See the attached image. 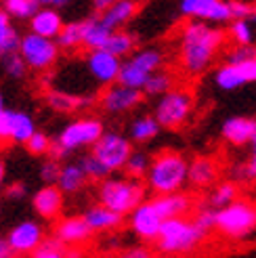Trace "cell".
Instances as JSON below:
<instances>
[{"label":"cell","instance_id":"cell-50","mask_svg":"<svg viewBox=\"0 0 256 258\" xmlns=\"http://www.w3.org/2000/svg\"><path fill=\"white\" fill-rule=\"evenodd\" d=\"M116 0H93V9L97 11V13H101V11H105L109 5H113Z\"/></svg>","mask_w":256,"mask_h":258},{"label":"cell","instance_id":"cell-2","mask_svg":"<svg viewBox=\"0 0 256 258\" xmlns=\"http://www.w3.org/2000/svg\"><path fill=\"white\" fill-rule=\"evenodd\" d=\"M145 178L147 187L156 196L176 193L185 187V183H189V162L185 160L183 153L166 149L151 160Z\"/></svg>","mask_w":256,"mask_h":258},{"label":"cell","instance_id":"cell-43","mask_svg":"<svg viewBox=\"0 0 256 258\" xmlns=\"http://www.w3.org/2000/svg\"><path fill=\"white\" fill-rule=\"evenodd\" d=\"M256 57V44H235L227 50L225 61H246Z\"/></svg>","mask_w":256,"mask_h":258},{"label":"cell","instance_id":"cell-29","mask_svg":"<svg viewBox=\"0 0 256 258\" xmlns=\"http://www.w3.org/2000/svg\"><path fill=\"white\" fill-rule=\"evenodd\" d=\"M86 21V36H84V46L88 50H95V48H105L111 30L107 25H103L99 17H88Z\"/></svg>","mask_w":256,"mask_h":258},{"label":"cell","instance_id":"cell-1","mask_svg":"<svg viewBox=\"0 0 256 258\" xmlns=\"http://www.w3.org/2000/svg\"><path fill=\"white\" fill-rule=\"evenodd\" d=\"M227 36L229 34L216 28L214 23L189 19L181 30V44H178V59L183 72L189 76H200L206 72L223 50Z\"/></svg>","mask_w":256,"mask_h":258},{"label":"cell","instance_id":"cell-36","mask_svg":"<svg viewBox=\"0 0 256 258\" xmlns=\"http://www.w3.org/2000/svg\"><path fill=\"white\" fill-rule=\"evenodd\" d=\"M172 84H174L172 76L168 72L158 70V72H153L149 76V80L143 86V93L149 95V97H162L164 93H168V90L172 88Z\"/></svg>","mask_w":256,"mask_h":258},{"label":"cell","instance_id":"cell-16","mask_svg":"<svg viewBox=\"0 0 256 258\" xmlns=\"http://www.w3.org/2000/svg\"><path fill=\"white\" fill-rule=\"evenodd\" d=\"M221 137L225 139V143L233 147L252 145V141L256 137V118H250V115H231V118H227L223 122Z\"/></svg>","mask_w":256,"mask_h":258},{"label":"cell","instance_id":"cell-13","mask_svg":"<svg viewBox=\"0 0 256 258\" xmlns=\"http://www.w3.org/2000/svg\"><path fill=\"white\" fill-rule=\"evenodd\" d=\"M86 70L95 78V82L109 86L113 82H118L122 61L118 55L109 53L107 48H95V50H88L86 55Z\"/></svg>","mask_w":256,"mask_h":258},{"label":"cell","instance_id":"cell-7","mask_svg":"<svg viewBox=\"0 0 256 258\" xmlns=\"http://www.w3.org/2000/svg\"><path fill=\"white\" fill-rule=\"evenodd\" d=\"M194 113V95L187 88H170L156 103V118L162 128L176 131L189 122Z\"/></svg>","mask_w":256,"mask_h":258},{"label":"cell","instance_id":"cell-11","mask_svg":"<svg viewBox=\"0 0 256 258\" xmlns=\"http://www.w3.org/2000/svg\"><path fill=\"white\" fill-rule=\"evenodd\" d=\"M214 84L225 93L256 84V57L246 61H225L214 72Z\"/></svg>","mask_w":256,"mask_h":258},{"label":"cell","instance_id":"cell-48","mask_svg":"<svg viewBox=\"0 0 256 258\" xmlns=\"http://www.w3.org/2000/svg\"><path fill=\"white\" fill-rule=\"evenodd\" d=\"M25 196V185L23 183H15L7 189V198L9 200H21Z\"/></svg>","mask_w":256,"mask_h":258},{"label":"cell","instance_id":"cell-25","mask_svg":"<svg viewBox=\"0 0 256 258\" xmlns=\"http://www.w3.org/2000/svg\"><path fill=\"white\" fill-rule=\"evenodd\" d=\"M11 19L13 17L5 9H0V59L11 53H17L21 44V36L11 25Z\"/></svg>","mask_w":256,"mask_h":258},{"label":"cell","instance_id":"cell-42","mask_svg":"<svg viewBox=\"0 0 256 258\" xmlns=\"http://www.w3.org/2000/svg\"><path fill=\"white\" fill-rule=\"evenodd\" d=\"M196 225L200 227V229H204L206 233H210L212 229H216V210L214 208H210V206H202V208L198 210V214H196Z\"/></svg>","mask_w":256,"mask_h":258},{"label":"cell","instance_id":"cell-52","mask_svg":"<svg viewBox=\"0 0 256 258\" xmlns=\"http://www.w3.org/2000/svg\"><path fill=\"white\" fill-rule=\"evenodd\" d=\"M3 178H5V164L0 162V185H3Z\"/></svg>","mask_w":256,"mask_h":258},{"label":"cell","instance_id":"cell-4","mask_svg":"<svg viewBox=\"0 0 256 258\" xmlns=\"http://www.w3.org/2000/svg\"><path fill=\"white\" fill-rule=\"evenodd\" d=\"M99 202L118 214H131L145 202V185L141 178H105L99 187Z\"/></svg>","mask_w":256,"mask_h":258},{"label":"cell","instance_id":"cell-8","mask_svg":"<svg viewBox=\"0 0 256 258\" xmlns=\"http://www.w3.org/2000/svg\"><path fill=\"white\" fill-rule=\"evenodd\" d=\"M162 66H164V53L160 48H153V46L141 48L137 53H133L126 61H122L118 82L143 90L149 76L153 72H158Z\"/></svg>","mask_w":256,"mask_h":258},{"label":"cell","instance_id":"cell-38","mask_svg":"<svg viewBox=\"0 0 256 258\" xmlns=\"http://www.w3.org/2000/svg\"><path fill=\"white\" fill-rule=\"evenodd\" d=\"M80 164H82V168H84L86 176L91 178V180H105V178H107V174L111 172V170L107 168V166L95 156L93 151L88 153L86 158H82V162H80Z\"/></svg>","mask_w":256,"mask_h":258},{"label":"cell","instance_id":"cell-21","mask_svg":"<svg viewBox=\"0 0 256 258\" xmlns=\"http://www.w3.org/2000/svg\"><path fill=\"white\" fill-rule=\"evenodd\" d=\"M63 208V191L59 185H44L34 196V210L42 218H57Z\"/></svg>","mask_w":256,"mask_h":258},{"label":"cell","instance_id":"cell-31","mask_svg":"<svg viewBox=\"0 0 256 258\" xmlns=\"http://www.w3.org/2000/svg\"><path fill=\"white\" fill-rule=\"evenodd\" d=\"M160 122L156 115H141L131 126V139L135 143H147V141L156 139L160 133Z\"/></svg>","mask_w":256,"mask_h":258},{"label":"cell","instance_id":"cell-17","mask_svg":"<svg viewBox=\"0 0 256 258\" xmlns=\"http://www.w3.org/2000/svg\"><path fill=\"white\" fill-rule=\"evenodd\" d=\"M7 239L15 254H34L42 243V229L34 221H23L11 229Z\"/></svg>","mask_w":256,"mask_h":258},{"label":"cell","instance_id":"cell-9","mask_svg":"<svg viewBox=\"0 0 256 258\" xmlns=\"http://www.w3.org/2000/svg\"><path fill=\"white\" fill-rule=\"evenodd\" d=\"M59 50L61 46L57 44L55 38H46L36 32H28L25 36H21L19 53L30 70H36V72L50 70L59 59Z\"/></svg>","mask_w":256,"mask_h":258},{"label":"cell","instance_id":"cell-23","mask_svg":"<svg viewBox=\"0 0 256 258\" xmlns=\"http://www.w3.org/2000/svg\"><path fill=\"white\" fill-rule=\"evenodd\" d=\"M216 178H219V164L212 158L200 156L194 162H189V183L194 187H210L216 183Z\"/></svg>","mask_w":256,"mask_h":258},{"label":"cell","instance_id":"cell-39","mask_svg":"<svg viewBox=\"0 0 256 258\" xmlns=\"http://www.w3.org/2000/svg\"><path fill=\"white\" fill-rule=\"evenodd\" d=\"M149 158L145 156V153H141V151H133V156L128 158L126 166H124V170L126 174L131 176V178H143L147 176L149 172Z\"/></svg>","mask_w":256,"mask_h":258},{"label":"cell","instance_id":"cell-45","mask_svg":"<svg viewBox=\"0 0 256 258\" xmlns=\"http://www.w3.org/2000/svg\"><path fill=\"white\" fill-rule=\"evenodd\" d=\"M11 113L5 107V99L0 95V143L3 141H11Z\"/></svg>","mask_w":256,"mask_h":258},{"label":"cell","instance_id":"cell-10","mask_svg":"<svg viewBox=\"0 0 256 258\" xmlns=\"http://www.w3.org/2000/svg\"><path fill=\"white\" fill-rule=\"evenodd\" d=\"M178 13L187 19H198L214 25L233 21L231 0H178Z\"/></svg>","mask_w":256,"mask_h":258},{"label":"cell","instance_id":"cell-22","mask_svg":"<svg viewBox=\"0 0 256 258\" xmlns=\"http://www.w3.org/2000/svg\"><path fill=\"white\" fill-rule=\"evenodd\" d=\"M63 25L66 23H63L61 15L55 11V7H40L34 13V17L30 19V32H36L40 36L55 38L57 40V36L63 30Z\"/></svg>","mask_w":256,"mask_h":258},{"label":"cell","instance_id":"cell-35","mask_svg":"<svg viewBox=\"0 0 256 258\" xmlns=\"http://www.w3.org/2000/svg\"><path fill=\"white\" fill-rule=\"evenodd\" d=\"M40 7L38 0H3V9L13 19H32Z\"/></svg>","mask_w":256,"mask_h":258},{"label":"cell","instance_id":"cell-19","mask_svg":"<svg viewBox=\"0 0 256 258\" xmlns=\"http://www.w3.org/2000/svg\"><path fill=\"white\" fill-rule=\"evenodd\" d=\"M91 233H93V229L88 227L84 216H68L63 221H59V225L55 227V237L66 243V246L82 243L91 237Z\"/></svg>","mask_w":256,"mask_h":258},{"label":"cell","instance_id":"cell-18","mask_svg":"<svg viewBox=\"0 0 256 258\" xmlns=\"http://www.w3.org/2000/svg\"><path fill=\"white\" fill-rule=\"evenodd\" d=\"M139 9H141L139 0H116V3L109 5L105 11L99 13V19L103 21V25H107L111 32H116V30H122L124 25L137 15Z\"/></svg>","mask_w":256,"mask_h":258},{"label":"cell","instance_id":"cell-14","mask_svg":"<svg viewBox=\"0 0 256 258\" xmlns=\"http://www.w3.org/2000/svg\"><path fill=\"white\" fill-rule=\"evenodd\" d=\"M143 90L133 88L120 82H113L107 86V90L101 95V107L109 113H124L135 109L141 101H143Z\"/></svg>","mask_w":256,"mask_h":258},{"label":"cell","instance_id":"cell-28","mask_svg":"<svg viewBox=\"0 0 256 258\" xmlns=\"http://www.w3.org/2000/svg\"><path fill=\"white\" fill-rule=\"evenodd\" d=\"M86 172L82 168V164H68L61 168V174H59V180L57 185L63 193H76L80 191L86 183Z\"/></svg>","mask_w":256,"mask_h":258},{"label":"cell","instance_id":"cell-6","mask_svg":"<svg viewBox=\"0 0 256 258\" xmlns=\"http://www.w3.org/2000/svg\"><path fill=\"white\" fill-rule=\"evenodd\" d=\"M103 135V124L97 118H80L74 120L72 124H68L61 131V135L57 137V141L50 147V153L55 158H66L68 153L80 149V147H88L95 145L97 141Z\"/></svg>","mask_w":256,"mask_h":258},{"label":"cell","instance_id":"cell-26","mask_svg":"<svg viewBox=\"0 0 256 258\" xmlns=\"http://www.w3.org/2000/svg\"><path fill=\"white\" fill-rule=\"evenodd\" d=\"M36 133V124L32 120V115L25 111H13L11 113V141L13 143L25 145Z\"/></svg>","mask_w":256,"mask_h":258},{"label":"cell","instance_id":"cell-37","mask_svg":"<svg viewBox=\"0 0 256 258\" xmlns=\"http://www.w3.org/2000/svg\"><path fill=\"white\" fill-rule=\"evenodd\" d=\"M0 63H3V70L7 76H11V78H15V80H21L25 72H28V63H25V59L21 57V53L17 50V53H11L7 57L0 59Z\"/></svg>","mask_w":256,"mask_h":258},{"label":"cell","instance_id":"cell-33","mask_svg":"<svg viewBox=\"0 0 256 258\" xmlns=\"http://www.w3.org/2000/svg\"><path fill=\"white\" fill-rule=\"evenodd\" d=\"M46 103L55 111H74V109H80L84 105H88V99H82V97H76V95H70V93H63V90H50L46 95Z\"/></svg>","mask_w":256,"mask_h":258},{"label":"cell","instance_id":"cell-12","mask_svg":"<svg viewBox=\"0 0 256 258\" xmlns=\"http://www.w3.org/2000/svg\"><path fill=\"white\" fill-rule=\"evenodd\" d=\"M93 153L111 172H116V170H124L128 158L133 156V145L126 137L118 133H103L101 139L93 145Z\"/></svg>","mask_w":256,"mask_h":258},{"label":"cell","instance_id":"cell-47","mask_svg":"<svg viewBox=\"0 0 256 258\" xmlns=\"http://www.w3.org/2000/svg\"><path fill=\"white\" fill-rule=\"evenodd\" d=\"M118 258H158L156 254H153L149 248H143V246H139V248H131V250H126L122 252Z\"/></svg>","mask_w":256,"mask_h":258},{"label":"cell","instance_id":"cell-54","mask_svg":"<svg viewBox=\"0 0 256 258\" xmlns=\"http://www.w3.org/2000/svg\"><path fill=\"white\" fill-rule=\"evenodd\" d=\"M252 21L256 23V7H254V13H252Z\"/></svg>","mask_w":256,"mask_h":258},{"label":"cell","instance_id":"cell-56","mask_svg":"<svg viewBox=\"0 0 256 258\" xmlns=\"http://www.w3.org/2000/svg\"><path fill=\"white\" fill-rule=\"evenodd\" d=\"M11 258H13V256H11Z\"/></svg>","mask_w":256,"mask_h":258},{"label":"cell","instance_id":"cell-5","mask_svg":"<svg viewBox=\"0 0 256 258\" xmlns=\"http://www.w3.org/2000/svg\"><path fill=\"white\" fill-rule=\"evenodd\" d=\"M216 231L229 239H246L256 231V204L235 200L216 210Z\"/></svg>","mask_w":256,"mask_h":258},{"label":"cell","instance_id":"cell-51","mask_svg":"<svg viewBox=\"0 0 256 258\" xmlns=\"http://www.w3.org/2000/svg\"><path fill=\"white\" fill-rule=\"evenodd\" d=\"M42 7H63V5H68L70 0H38Z\"/></svg>","mask_w":256,"mask_h":258},{"label":"cell","instance_id":"cell-24","mask_svg":"<svg viewBox=\"0 0 256 258\" xmlns=\"http://www.w3.org/2000/svg\"><path fill=\"white\" fill-rule=\"evenodd\" d=\"M84 218L88 227L93 229V233H101V231H111V229H118L122 225V214L113 212L107 206L99 204V206H93L84 212Z\"/></svg>","mask_w":256,"mask_h":258},{"label":"cell","instance_id":"cell-30","mask_svg":"<svg viewBox=\"0 0 256 258\" xmlns=\"http://www.w3.org/2000/svg\"><path fill=\"white\" fill-rule=\"evenodd\" d=\"M227 34L233 44H256V23L252 21V17L229 21Z\"/></svg>","mask_w":256,"mask_h":258},{"label":"cell","instance_id":"cell-49","mask_svg":"<svg viewBox=\"0 0 256 258\" xmlns=\"http://www.w3.org/2000/svg\"><path fill=\"white\" fill-rule=\"evenodd\" d=\"M11 254H13V250H11L9 239H5L0 235V258H11Z\"/></svg>","mask_w":256,"mask_h":258},{"label":"cell","instance_id":"cell-34","mask_svg":"<svg viewBox=\"0 0 256 258\" xmlns=\"http://www.w3.org/2000/svg\"><path fill=\"white\" fill-rule=\"evenodd\" d=\"M135 46H137V38H135V34L124 32V30L111 32L109 40H107V44H105V48L109 50V53L118 55L120 59H122V57H131V55H133V50H135Z\"/></svg>","mask_w":256,"mask_h":258},{"label":"cell","instance_id":"cell-32","mask_svg":"<svg viewBox=\"0 0 256 258\" xmlns=\"http://www.w3.org/2000/svg\"><path fill=\"white\" fill-rule=\"evenodd\" d=\"M235 200H237V185L233 180H225V183H219V185L212 187L206 206H210L214 210H221L225 206L233 204Z\"/></svg>","mask_w":256,"mask_h":258},{"label":"cell","instance_id":"cell-44","mask_svg":"<svg viewBox=\"0 0 256 258\" xmlns=\"http://www.w3.org/2000/svg\"><path fill=\"white\" fill-rule=\"evenodd\" d=\"M61 168L63 166H59L57 158L55 160H46L42 166H40V176L46 185H57L59 180V174H61Z\"/></svg>","mask_w":256,"mask_h":258},{"label":"cell","instance_id":"cell-55","mask_svg":"<svg viewBox=\"0 0 256 258\" xmlns=\"http://www.w3.org/2000/svg\"><path fill=\"white\" fill-rule=\"evenodd\" d=\"M252 3H254V0H252Z\"/></svg>","mask_w":256,"mask_h":258},{"label":"cell","instance_id":"cell-46","mask_svg":"<svg viewBox=\"0 0 256 258\" xmlns=\"http://www.w3.org/2000/svg\"><path fill=\"white\" fill-rule=\"evenodd\" d=\"M254 7H256V5L252 3V0H231L233 19H246V17H252Z\"/></svg>","mask_w":256,"mask_h":258},{"label":"cell","instance_id":"cell-15","mask_svg":"<svg viewBox=\"0 0 256 258\" xmlns=\"http://www.w3.org/2000/svg\"><path fill=\"white\" fill-rule=\"evenodd\" d=\"M164 218L158 212V208L153 206L151 200L139 204L137 208L131 212V227L133 231L145 241H156L160 235V229H162Z\"/></svg>","mask_w":256,"mask_h":258},{"label":"cell","instance_id":"cell-41","mask_svg":"<svg viewBox=\"0 0 256 258\" xmlns=\"http://www.w3.org/2000/svg\"><path fill=\"white\" fill-rule=\"evenodd\" d=\"M25 147H28V151L32 153V156H44V153L50 151V147H53V143L48 141V137L44 133H34L32 139L25 143Z\"/></svg>","mask_w":256,"mask_h":258},{"label":"cell","instance_id":"cell-40","mask_svg":"<svg viewBox=\"0 0 256 258\" xmlns=\"http://www.w3.org/2000/svg\"><path fill=\"white\" fill-rule=\"evenodd\" d=\"M32 258H66V243L59 241L57 237L50 241H42Z\"/></svg>","mask_w":256,"mask_h":258},{"label":"cell","instance_id":"cell-20","mask_svg":"<svg viewBox=\"0 0 256 258\" xmlns=\"http://www.w3.org/2000/svg\"><path fill=\"white\" fill-rule=\"evenodd\" d=\"M153 206L158 208V212L162 214V218H174V216H185L187 212H191L194 208V200H191L187 193H164V196H156L151 200Z\"/></svg>","mask_w":256,"mask_h":258},{"label":"cell","instance_id":"cell-3","mask_svg":"<svg viewBox=\"0 0 256 258\" xmlns=\"http://www.w3.org/2000/svg\"><path fill=\"white\" fill-rule=\"evenodd\" d=\"M208 233L196 225V221H189L185 216H174L166 218L162 223L160 235L156 239L158 252L166 256H178V254H189L194 252L200 243L204 241Z\"/></svg>","mask_w":256,"mask_h":258},{"label":"cell","instance_id":"cell-53","mask_svg":"<svg viewBox=\"0 0 256 258\" xmlns=\"http://www.w3.org/2000/svg\"><path fill=\"white\" fill-rule=\"evenodd\" d=\"M250 147H252V153H256V137H254V141H252V145H250Z\"/></svg>","mask_w":256,"mask_h":258},{"label":"cell","instance_id":"cell-27","mask_svg":"<svg viewBox=\"0 0 256 258\" xmlns=\"http://www.w3.org/2000/svg\"><path fill=\"white\" fill-rule=\"evenodd\" d=\"M84 36H86V21H70L59 32L57 44L63 50H74L78 46H84Z\"/></svg>","mask_w":256,"mask_h":258}]
</instances>
